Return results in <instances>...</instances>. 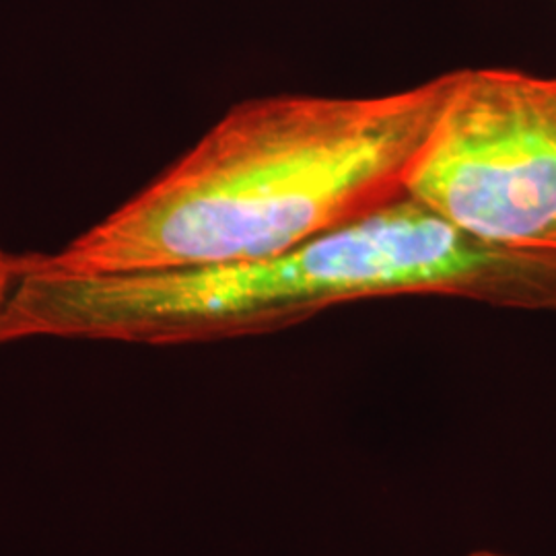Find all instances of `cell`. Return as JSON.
<instances>
[{"instance_id": "6da1fadb", "label": "cell", "mask_w": 556, "mask_h": 556, "mask_svg": "<svg viewBox=\"0 0 556 556\" xmlns=\"http://www.w3.org/2000/svg\"><path fill=\"white\" fill-rule=\"evenodd\" d=\"M450 73L367 98L241 101L110 217L56 254L71 275L192 268L287 252L406 197Z\"/></svg>"}, {"instance_id": "7a4b0ae2", "label": "cell", "mask_w": 556, "mask_h": 556, "mask_svg": "<svg viewBox=\"0 0 556 556\" xmlns=\"http://www.w3.org/2000/svg\"><path fill=\"white\" fill-rule=\"evenodd\" d=\"M452 298L556 312V256L493 245L402 197L275 256L71 275L13 256L0 344L23 338L151 346L273 334L357 301Z\"/></svg>"}, {"instance_id": "3957f363", "label": "cell", "mask_w": 556, "mask_h": 556, "mask_svg": "<svg viewBox=\"0 0 556 556\" xmlns=\"http://www.w3.org/2000/svg\"><path fill=\"white\" fill-rule=\"evenodd\" d=\"M404 192L480 241L556 256V79L450 73Z\"/></svg>"}, {"instance_id": "277c9868", "label": "cell", "mask_w": 556, "mask_h": 556, "mask_svg": "<svg viewBox=\"0 0 556 556\" xmlns=\"http://www.w3.org/2000/svg\"><path fill=\"white\" fill-rule=\"evenodd\" d=\"M11 280H13V256L0 250V318H2L4 301L11 289Z\"/></svg>"}, {"instance_id": "5b68a950", "label": "cell", "mask_w": 556, "mask_h": 556, "mask_svg": "<svg viewBox=\"0 0 556 556\" xmlns=\"http://www.w3.org/2000/svg\"><path fill=\"white\" fill-rule=\"evenodd\" d=\"M466 556H509L503 555V553H495V551H475V553H470V555Z\"/></svg>"}]
</instances>
